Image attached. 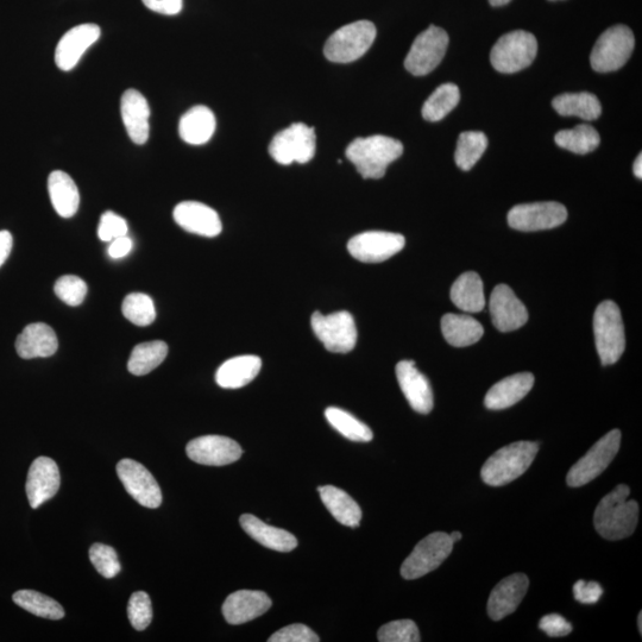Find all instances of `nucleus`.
<instances>
[{
  "label": "nucleus",
  "instance_id": "nucleus-54",
  "mask_svg": "<svg viewBox=\"0 0 642 642\" xmlns=\"http://www.w3.org/2000/svg\"><path fill=\"white\" fill-rule=\"evenodd\" d=\"M511 2L512 0H489L490 5L492 6H503Z\"/></svg>",
  "mask_w": 642,
  "mask_h": 642
},
{
  "label": "nucleus",
  "instance_id": "nucleus-33",
  "mask_svg": "<svg viewBox=\"0 0 642 642\" xmlns=\"http://www.w3.org/2000/svg\"><path fill=\"white\" fill-rule=\"evenodd\" d=\"M443 336L452 346L464 348L476 344L484 335L483 326L464 314H446L442 319Z\"/></svg>",
  "mask_w": 642,
  "mask_h": 642
},
{
  "label": "nucleus",
  "instance_id": "nucleus-52",
  "mask_svg": "<svg viewBox=\"0 0 642 642\" xmlns=\"http://www.w3.org/2000/svg\"><path fill=\"white\" fill-rule=\"evenodd\" d=\"M14 238L9 231H0V267L3 266L11 254Z\"/></svg>",
  "mask_w": 642,
  "mask_h": 642
},
{
  "label": "nucleus",
  "instance_id": "nucleus-50",
  "mask_svg": "<svg viewBox=\"0 0 642 642\" xmlns=\"http://www.w3.org/2000/svg\"><path fill=\"white\" fill-rule=\"evenodd\" d=\"M143 4L157 14L174 16L182 10V0H142Z\"/></svg>",
  "mask_w": 642,
  "mask_h": 642
},
{
  "label": "nucleus",
  "instance_id": "nucleus-3",
  "mask_svg": "<svg viewBox=\"0 0 642 642\" xmlns=\"http://www.w3.org/2000/svg\"><path fill=\"white\" fill-rule=\"evenodd\" d=\"M538 451L539 444L533 442L505 446L484 463L481 471L483 482L492 487L506 486L525 474Z\"/></svg>",
  "mask_w": 642,
  "mask_h": 642
},
{
  "label": "nucleus",
  "instance_id": "nucleus-48",
  "mask_svg": "<svg viewBox=\"0 0 642 642\" xmlns=\"http://www.w3.org/2000/svg\"><path fill=\"white\" fill-rule=\"evenodd\" d=\"M539 628L551 638L565 637L572 632L570 623L558 614L544 616L539 622Z\"/></svg>",
  "mask_w": 642,
  "mask_h": 642
},
{
  "label": "nucleus",
  "instance_id": "nucleus-37",
  "mask_svg": "<svg viewBox=\"0 0 642 642\" xmlns=\"http://www.w3.org/2000/svg\"><path fill=\"white\" fill-rule=\"evenodd\" d=\"M17 606L42 619L61 620L65 618V610L61 604L35 590H20L12 597Z\"/></svg>",
  "mask_w": 642,
  "mask_h": 642
},
{
  "label": "nucleus",
  "instance_id": "nucleus-4",
  "mask_svg": "<svg viewBox=\"0 0 642 642\" xmlns=\"http://www.w3.org/2000/svg\"><path fill=\"white\" fill-rule=\"evenodd\" d=\"M597 354L603 365L618 362L626 349L625 326L620 308L614 301H603L594 314Z\"/></svg>",
  "mask_w": 642,
  "mask_h": 642
},
{
  "label": "nucleus",
  "instance_id": "nucleus-15",
  "mask_svg": "<svg viewBox=\"0 0 642 642\" xmlns=\"http://www.w3.org/2000/svg\"><path fill=\"white\" fill-rule=\"evenodd\" d=\"M117 474L125 490L141 506L151 509L161 506L162 492L159 483L142 464L132 459H123L117 465Z\"/></svg>",
  "mask_w": 642,
  "mask_h": 642
},
{
  "label": "nucleus",
  "instance_id": "nucleus-30",
  "mask_svg": "<svg viewBox=\"0 0 642 642\" xmlns=\"http://www.w3.org/2000/svg\"><path fill=\"white\" fill-rule=\"evenodd\" d=\"M48 191L56 212L62 218H71L79 210L80 194L74 180L67 173L55 171L49 175Z\"/></svg>",
  "mask_w": 642,
  "mask_h": 642
},
{
  "label": "nucleus",
  "instance_id": "nucleus-31",
  "mask_svg": "<svg viewBox=\"0 0 642 642\" xmlns=\"http://www.w3.org/2000/svg\"><path fill=\"white\" fill-rule=\"evenodd\" d=\"M318 492L321 501L339 524L348 527L360 526L361 507L349 494L333 486L320 487Z\"/></svg>",
  "mask_w": 642,
  "mask_h": 642
},
{
  "label": "nucleus",
  "instance_id": "nucleus-49",
  "mask_svg": "<svg viewBox=\"0 0 642 642\" xmlns=\"http://www.w3.org/2000/svg\"><path fill=\"white\" fill-rule=\"evenodd\" d=\"M603 589L599 583L578 581L574 585V596L583 604H595L600 601Z\"/></svg>",
  "mask_w": 642,
  "mask_h": 642
},
{
  "label": "nucleus",
  "instance_id": "nucleus-26",
  "mask_svg": "<svg viewBox=\"0 0 642 642\" xmlns=\"http://www.w3.org/2000/svg\"><path fill=\"white\" fill-rule=\"evenodd\" d=\"M534 376L531 373H520L506 377L497 382L484 399V405L492 411H501L518 404L531 392Z\"/></svg>",
  "mask_w": 642,
  "mask_h": 642
},
{
  "label": "nucleus",
  "instance_id": "nucleus-41",
  "mask_svg": "<svg viewBox=\"0 0 642 642\" xmlns=\"http://www.w3.org/2000/svg\"><path fill=\"white\" fill-rule=\"evenodd\" d=\"M124 317L137 326H148L156 319L153 299L147 294L131 293L123 301Z\"/></svg>",
  "mask_w": 642,
  "mask_h": 642
},
{
  "label": "nucleus",
  "instance_id": "nucleus-44",
  "mask_svg": "<svg viewBox=\"0 0 642 642\" xmlns=\"http://www.w3.org/2000/svg\"><path fill=\"white\" fill-rule=\"evenodd\" d=\"M54 291L65 304L75 307L83 304L87 295V285L78 276L65 275L56 281Z\"/></svg>",
  "mask_w": 642,
  "mask_h": 642
},
{
  "label": "nucleus",
  "instance_id": "nucleus-46",
  "mask_svg": "<svg viewBox=\"0 0 642 642\" xmlns=\"http://www.w3.org/2000/svg\"><path fill=\"white\" fill-rule=\"evenodd\" d=\"M129 226L127 220L118 214L107 211L100 218L98 237L100 241L112 242L113 239L128 236Z\"/></svg>",
  "mask_w": 642,
  "mask_h": 642
},
{
  "label": "nucleus",
  "instance_id": "nucleus-32",
  "mask_svg": "<svg viewBox=\"0 0 642 642\" xmlns=\"http://www.w3.org/2000/svg\"><path fill=\"white\" fill-rule=\"evenodd\" d=\"M453 305L468 313H478L486 306L483 282L480 275L464 273L453 283L450 293Z\"/></svg>",
  "mask_w": 642,
  "mask_h": 642
},
{
  "label": "nucleus",
  "instance_id": "nucleus-8",
  "mask_svg": "<svg viewBox=\"0 0 642 642\" xmlns=\"http://www.w3.org/2000/svg\"><path fill=\"white\" fill-rule=\"evenodd\" d=\"M316 147V131L304 123H295L273 138L269 154L280 165L288 166L293 162H310L316 154Z\"/></svg>",
  "mask_w": 642,
  "mask_h": 642
},
{
  "label": "nucleus",
  "instance_id": "nucleus-45",
  "mask_svg": "<svg viewBox=\"0 0 642 642\" xmlns=\"http://www.w3.org/2000/svg\"><path fill=\"white\" fill-rule=\"evenodd\" d=\"M128 616L136 631H144L153 620V606L150 597L144 591L132 594L128 604Z\"/></svg>",
  "mask_w": 642,
  "mask_h": 642
},
{
  "label": "nucleus",
  "instance_id": "nucleus-36",
  "mask_svg": "<svg viewBox=\"0 0 642 642\" xmlns=\"http://www.w3.org/2000/svg\"><path fill=\"white\" fill-rule=\"evenodd\" d=\"M557 146L578 155H585L599 148L601 137L590 125H577L574 129L559 131L555 137Z\"/></svg>",
  "mask_w": 642,
  "mask_h": 642
},
{
  "label": "nucleus",
  "instance_id": "nucleus-12",
  "mask_svg": "<svg viewBox=\"0 0 642 642\" xmlns=\"http://www.w3.org/2000/svg\"><path fill=\"white\" fill-rule=\"evenodd\" d=\"M449 47V35L442 28L431 25L414 40L405 60L407 71L415 77H424L443 61Z\"/></svg>",
  "mask_w": 642,
  "mask_h": 642
},
{
  "label": "nucleus",
  "instance_id": "nucleus-56",
  "mask_svg": "<svg viewBox=\"0 0 642 642\" xmlns=\"http://www.w3.org/2000/svg\"><path fill=\"white\" fill-rule=\"evenodd\" d=\"M641 621H642V615H641V613H640V614H639V618H638V622H639V623H638V625H639V632H640V634L642 633V625H641Z\"/></svg>",
  "mask_w": 642,
  "mask_h": 642
},
{
  "label": "nucleus",
  "instance_id": "nucleus-18",
  "mask_svg": "<svg viewBox=\"0 0 642 642\" xmlns=\"http://www.w3.org/2000/svg\"><path fill=\"white\" fill-rule=\"evenodd\" d=\"M61 477L58 464L52 458L39 457L28 472L27 495L31 508H39L59 492Z\"/></svg>",
  "mask_w": 642,
  "mask_h": 642
},
{
  "label": "nucleus",
  "instance_id": "nucleus-34",
  "mask_svg": "<svg viewBox=\"0 0 642 642\" xmlns=\"http://www.w3.org/2000/svg\"><path fill=\"white\" fill-rule=\"evenodd\" d=\"M552 106L560 116H574L584 121H595L602 113L599 98L588 92L562 94L552 100Z\"/></svg>",
  "mask_w": 642,
  "mask_h": 642
},
{
  "label": "nucleus",
  "instance_id": "nucleus-24",
  "mask_svg": "<svg viewBox=\"0 0 642 642\" xmlns=\"http://www.w3.org/2000/svg\"><path fill=\"white\" fill-rule=\"evenodd\" d=\"M121 112L125 129L131 141L146 143L149 138L150 107L148 100L136 90L125 91L121 102Z\"/></svg>",
  "mask_w": 642,
  "mask_h": 642
},
{
  "label": "nucleus",
  "instance_id": "nucleus-23",
  "mask_svg": "<svg viewBox=\"0 0 642 642\" xmlns=\"http://www.w3.org/2000/svg\"><path fill=\"white\" fill-rule=\"evenodd\" d=\"M272 600L263 591L239 590L231 594L223 604V615L230 625H243L266 614Z\"/></svg>",
  "mask_w": 642,
  "mask_h": 642
},
{
  "label": "nucleus",
  "instance_id": "nucleus-42",
  "mask_svg": "<svg viewBox=\"0 0 642 642\" xmlns=\"http://www.w3.org/2000/svg\"><path fill=\"white\" fill-rule=\"evenodd\" d=\"M91 562L98 574L110 579L121 572V563L113 547L104 544H94L90 550Z\"/></svg>",
  "mask_w": 642,
  "mask_h": 642
},
{
  "label": "nucleus",
  "instance_id": "nucleus-11",
  "mask_svg": "<svg viewBox=\"0 0 642 642\" xmlns=\"http://www.w3.org/2000/svg\"><path fill=\"white\" fill-rule=\"evenodd\" d=\"M620 445L621 432L619 430L607 433L587 452V455L579 459L570 469L566 482L570 487L577 488L594 481L613 462V459L618 455Z\"/></svg>",
  "mask_w": 642,
  "mask_h": 642
},
{
  "label": "nucleus",
  "instance_id": "nucleus-25",
  "mask_svg": "<svg viewBox=\"0 0 642 642\" xmlns=\"http://www.w3.org/2000/svg\"><path fill=\"white\" fill-rule=\"evenodd\" d=\"M59 348L55 331L47 324H30L17 337L16 350L24 360L53 356Z\"/></svg>",
  "mask_w": 642,
  "mask_h": 642
},
{
  "label": "nucleus",
  "instance_id": "nucleus-22",
  "mask_svg": "<svg viewBox=\"0 0 642 642\" xmlns=\"http://www.w3.org/2000/svg\"><path fill=\"white\" fill-rule=\"evenodd\" d=\"M528 587H530V579L524 574H515L502 579L489 597L490 619L500 621L513 614L524 600Z\"/></svg>",
  "mask_w": 642,
  "mask_h": 642
},
{
  "label": "nucleus",
  "instance_id": "nucleus-16",
  "mask_svg": "<svg viewBox=\"0 0 642 642\" xmlns=\"http://www.w3.org/2000/svg\"><path fill=\"white\" fill-rule=\"evenodd\" d=\"M186 452L193 462L210 467H223L235 463L243 455L241 445L223 436L195 438L188 443Z\"/></svg>",
  "mask_w": 642,
  "mask_h": 642
},
{
  "label": "nucleus",
  "instance_id": "nucleus-19",
  "mask_svg": "<svg viewBox=\"0 0 642 642\" xmlns=\"http://www.w3.org/2000/svg\"><path fill=\"white\" fill-rule=\"evenodd\" d=\"M489 307L493 324L500 332L519 330L527 323V308L507 285L495 287Z\"/></svg>",
  "mask_w": 642,
  "mask_h": 642
},
{
  "label": "nucleus",
  "instance_id": "nucleus-38",
  "mask_svg": "<svg viewBox=\"0 0 642 642\" xmlns=\"http://www.w3.org/2000/svg\"><path fill=\"white\" fill-rule=\"evenodd\" d=\"M325 418L336 431L352 442L368 443L373 440L374 434L370 427L341 408H327Z\"/></svg>",
  "mask_w": 642,
  "mask_h": 642
},
{
  "label": "nucleus",
  "instance_id": "nucleus-40",
  "mask_svg": "<svg viewBox=\"0 0 642 642\" xmlns=\"http://www.w3.org/2000/svg\"><path fill=\"white\" fill-rule=\"evenodd\" d=\"M461 99L459 88L455 84L439 86L423 106V117L428 122H439L455 109Z\"/></svg>",
  "mask_w": 642,
  "mask_h": 642
},
{
  "label": "nucleus",
  "instance_id": "nucleus-9",
  "mask_svg": "<svg viewBox=\"0 0 642 642\" xmlns=\"http://www.w3.org/2000/svg\"><path fill=\"white\" fill-rule=\"evenodd\" d=\"M450 534L434 532L420 541L401 566V576L408 581L424 577L439 568L453 549Z\"/></svg>",
  "mask_w": 642,
  "mask_h": 642
},
{
  "label": "nucleus",
  "instance_id": "nucleus-57",
  "mask_svg": "<svg viewBox=\"0 0 642 642\" xmlns=\"http://www.w3.org/2000/svg\"><path fill=\"white\" fill-rule=\"evenodd\" d=\"M552 2H555V0H552Z\"/></svg>",
  "mask_w": 642,
  "mask_h": 642
},
{
  "label": "nucleus",
  "instance_id": "nucleus-29",
  "mask_svg": "<svg viewBox=\"0 0 642 642\" xmlns=\"http://www.w3.org/2000/svg\"><path fill=\"white\" fill-rule=\"evenodd\" d=\"M262 368L260 357L247 355L230 358L220 365L216 374L219 387L238 389L249 385L256 379Z\"/></svg>",
  "mask_w": 642,
  "mask_h": 642
},
{
  "label": "nucleus",
  "instance_id": "nucleus-1",
  "mask_svg": "<svg viewBox=\"0 0 642 642\" xmlns=\"http://www.w3.org/2000/svg\"><path fill=\"white\" fill-rule=\"evenodd\" d=\"M631 494L626 484H620L612 493L604 496L596 508L594 524L601 537L621 540L631 537L639 521L637 501L628 500Z\"/></svg>",
  "mask_w": 642,
  "mask_h": 642
},
{
  "label": "nucleus",
  "instance_id": "nucleus-20",
  "mask_svg": "<svg viewBox=\"0 0 642 642\" xmlns=\"http://www.w3.org/2000/svg\"><path fill=\"white\" fill-rule=\"evenodd\" d=\"M173 217L176 224L194 235L216 237L223 230L218 213L198 201H184L176 205Z\"/></svg>",
  "mask_w": 642,
  "mask_h": 642
},
{
  "label": "nucleus",
  "instance_id": "nucleus-47",
  "mask_svg": "<svg viewBox=\"0 0 642 642\" xmlns=\"http://www.w3.org/2000/svg\"><path fill=\"white\" fill-rule=\"evenodd\" d=\"M320 639L316 633L301 623L281 628L268 639L269 642H318Z\"/></svg>",
  "mask_w": 642,
  "mask_h": 642
},
{
  "label": "nucleus",
  "instance_id": "nucleus-51",
  "mask_svg": "<svg viewBox=\"0 0 642 642\" xmlns=\"http://www.w3.org/2000/svg\"><path fill=\"white\" fill-rule=\"evenodd\" d=\"M110 243L107 253H109L113 260H119V258L128 256L131 253L132 247H134V243H132V239L129 236L113 239Z\"/></svg>",
  "mask_w": 642,
  "mask_h": 642
},
{
  "label": "nucleus",
  "instance_id": "nucleus-55",
  "mask_svg": "<svg viewBox=\"0 0 642 642\" xmlns=\"http://www.w3.org/2000/svg\"><path fill=\"white\" fill-rule=\"evenodd\" d=\"M450 538L452 539L453 543H458V541L462 539V533L453 532L450 534Z\"/></svg>",
  "mask_w": 642,
  "mask_h": 642
},
{
  "label": "nucleus",
  "instance_id": "nucleus-39",
  "mask_svg": "<svg viewBox=\"0 0 642 642\" xmlns=\"http://www.w3.org/2000/svg\"><path fill=\"white\" fill-rule=\"evenodd\" d=\"M488 138L481 131H465L459 135L455 154L456 165L468 172L486 153Z\"/></svg>",
  "mask_w": 642,
  "mask_h": 642
},
{
  "label": "nucleus",
  "instance_id": "nucleus-28",
  "mask_svg": "<svg viewBox=\"0 0 642 642\" xmlns=\"http://www.w3.org/2000/svg\"><path fill=\"white\" fill-rule=\"evenodd\" d=\"M216 116L209 107L198 105L181 117L179 134L182 140L192 146H203L209 142L216 131Z\"/></svg>",
  "mask_w": 642,
  "mask_h": 642
},
{
  "label": "nucleus",
  "instance_id": "nucleus-6",
  "mask_svg": "<svg viewBox=\"0 0 642 642\" xmlns=\"http://www.w3.org/2000/svg\"><path fill=\"white\" fill-rule=\"evenodd\" d=\"M634 46L633 31L626 25H614L597 40L590 55L591 67L600 73L618 71L631 58Z\"/></svg>",
  "mask_w": 642,
  "mask_h": 642
},
{
  "label": "nucleus",
  "instance_id": "nucleus-13",
  "mask_svg": "<svg viewBox=\"0 0 642 642\" xmlns=\"http://www.w3.org/2000/svg\"><path fill=\"white\" fill-rule=\"evenodd\" d=\"M568 219L565 206L553 201L518 205L508 213V224L512 229L524 232L558 228Z\"/></svg>",
  "mask_w": 642,
  "mask_h": 642
},
{
  "label": "nucleus",
  "instance_id": "nucleus-53",
  "mask_svg": "<svg viewBox=\"0 0 642 642\" xmlns=\"http://www.w3.org/2000/svg\"><path fill=\"white\" fill-rule=\"evenodd\" d=\"M633 172L634 175L637 176L638 179H642V156L641 154L638 156V159L635 160L634 162V167H633Z\"/></svg>",
  "mask_w": 642,
  "mask_h": 642
},
{
  "label": "nucleus",
  "instance_id": "nucleus-5",
  "mask_svg": "<svg viewBox=\"0 0 642 642\" xmlns=\"http://www.w3.org/2000/svg\"><path fill=\"white\" fill-rule=\"evenodd\" d=\"M376 39V27L369 21L344 25L330 36L324 47L327 60L336 64H350L368 52Z\"/></svg>",
  "mask_w": 642,
  "mask_h": 642
},
{
  "label": "nucleus",
  "instance_id": "nucleus-27",
  "mask_svg": "<svg viewBox=\"0 0 642 642\" xmlns=\"http://www.w3.org/2000/svg\"><path fill=\"white\" fill-rule=\"evenodd\" d=\"M239 522L245 533L267 549L278 552H291L297 549L298 540L292 533L269 526L255 515L243 514Z\"/></svg>",
  "mask_w": 642,
  "mask_h": 642
},
{
  "label": "nucleus",
  "instance_id": "nucleus-10",
  "mask_svg": "<svg viewBox=\"0 0 642 642\" xmlns=\"http://www.w3.org/2000/svg\"><path fill=\"white\" fill-rule=\"evenodd\" d=\"M311 325L314 335L324 344L325 349L335 354H348L357 343V327L349 312L341 311L324 316L313 314Z\"/></svg>",
  "mask_w": 642,
  "mask_h": 642
},
{
  "label": "nucleus",
  "instance_id": "nucleus-21",
  "mask_svg": "<svg viewBox=\"0 0 642 642\" xmlns=\"http://www.w3.org/2000/svg\"><path fill=\"white\" fill-rule=\"evenodd\" d=\"M396 377L402 393L415 412L428 414L432 411L433 392L427 377L420 373L413 361H401L396 365Z\"/></svg>",
  "mask_w": 642,
  "mask_h": 642
},
{
  "label": "nucleus",
  "instance_id": "nucleus-43",
  "mask_svg": "<svg viewBox=\"0 0 642 642\" xmlns=\"http://www.w3.org/2000/svg\"><path fill=\"white\" fill-rule=\"evenodd\" d=\"M377 639L381 642H419V628L412 620H399L387 623L380 628Z\"/></svg>",
  "mask_w": 642,
  "mask_h": 642
},
{
  "label": "nucleus",
  "instance_id": "nucleus-17",
  "mask_svg": "<svg viewBox=\"0 0 642 642\" xmlns=\"http://www.w3.org/2000/svg\"><path fill=\"white\" fill-rule=\"evenodd\" d=\"M100 34L102 31L93 23L81 24L67 31L55 50L56 66L61 71H71L78 65L86 50L99 40Z\"/></svg>",
  "mask_w": 642,
  "mask_h": 642
},
{
  "label": "nucleus",
  "instance_id": "nucleus-35",
  "mask_svg": "<svg viewBox=\"0 0 642 642\" xmlns=\"http://www.w3.org/2000/svg\"><path fill=\"white\" fill-rule=\"evenodd\" d=\"M168 345L162 341L138 344L132 350L128 369L132 375L143 376L151 373L166 360Z\"/></svg>",
  "mask_w": 642,
  "mask_h": 642
},
{
  "label": "nucleus",
  "instance_id": "nucleus-14",
  "mask_svg": "<svg viewBox=\"0 0 642 642\" xmlns=\"http://www.w3.org/2000/svg\"><path fill=\"white\" fill-rule=\"evenodd\" d=\"M406 239L400 234L368 231L350 239L348 250L352 257L363 263H381L400 253Z\"/></svg>",
  "mask_w": 642,
  "mask_h": 642
},
{
  "label": "nucleus",
  "instance_id": "nucleus-2",
  "mask_svg": "<svg viewBox=\"0 0 642 642\" xmlns=\"http://www.w3.org/2000/svg\"><path fill=\"white\" fill-rule=\"evenodd\" d=\"M402 153L404 146L400 141L381 135L356 138L345 151L364 179L376 180L385 176L390 163L398 160Z\"/></svg>",
  "mask_w": 642,
  "mask_h": 642
},
{
  "label": "nucleus",
  "instance_id": "nucleus-7",
  "mask_svg": "<svg viewBox=\"0 0 642 642\" xmlns=\"http://www.w3.org/2000/svg\"><path fill=\"white\" fill-rule=\"evenodd\" d=\"M538 53V42L534 35L524 30L503 35L495 43L490 60L497 72L513 74L533 64Z\"/></svg>",
  "mask_w": 642,
  "mask_h": 642
}]
</instances>
